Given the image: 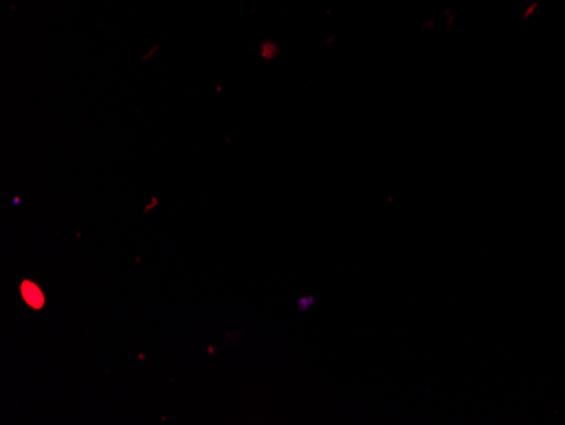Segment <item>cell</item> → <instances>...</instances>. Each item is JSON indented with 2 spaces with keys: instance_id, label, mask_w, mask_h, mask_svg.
I'll list each match as a JSON object with an SVG mask.
<instances>
[{
  "instance_id": "1",
  "label": "cell",
  "mask_w": 565,
  "mask_h": 425,
  "mask_svg": "<svg viewBox=\"0 0 565 425\" xmlns=\"http://www.w3.org/2000/svg\"><path fill=\"white\" fill-rule=\"evenodd\" d=\"M22 295H24L25 302L30 304L31 307H41L43 306V294H41L40 288L33 284H22Z\"/></svg>"
}]
</instances>
